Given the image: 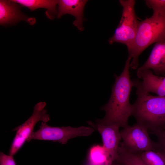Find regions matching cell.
Instances as JSON below:
<instances>
[{"instance_id": "ffe728a7", "label": "cell", "mask_w": 165, "mask_h": 165, "mask_svg": "<svg viewBox=\"0 0 165 165\" xmlns=\"http://www.w3.org/2000/svg\"><path fill=\"white\" fill-rule=\"evenodd\" d=\"M157 139L156 142V151L165 150V137H158Z\"/></svg>"}, {"instance_id": "8992f818", "label": "cell", "mask_w": 165, "mask_h": 165, "mask_svg": "<svg viewBox=\"0 0 165 165\" xmlns=\"http://www.w3.org/2000/svg\"><path fill=\"white\" fill-rule=\"evenodd\" d=\"M46 105L45 102L37 103L34 107L31 116L23 124L13 130V131H16V133L9 150V155L14 156L25 142H29L35 126L38 122L42 121L47 123L50 120V117L45 109Z\"/></svg>"}, {"instance_id": "e0dca14e", "label": "cell", "mask_w": 165, "mask_h": 165, "mask_svg": "<svg viewBox=\"0 0 165 165\" xmlns=\"http://www.w3.org/2000/svg\"><path fill=\"white\" fill-rule=\"evenodd\" d=\"M146 5L152 9L153 15L165 17V0H146Z\"/></svg>"}, {"instance_id": "2e32d148", "label": "cell", "mask_w": 165, "mask_h": 165, "mask_svg": "<svg viewBox=\"0 0 165 165\" xmlns=\"http://www.w3.org/2000/svg\"><path fill=\"white\" fill-rule=\"evenodd\" d=\"M147 165H165V160L159 152L149 150L139 153Z\"/></svg>"}, {"instance_id": "9a60e30c", "label": "cell", "mask_w": 165, "mask_h": 165, "mask_svg": "<svg viewBox=\"0 0 165 165\" xmlns=\"http://www.w3.org/2000/svg\"><path fill=\"white\" fill-rule=\"evenodd\" d=\"M106 158L102 146L94 145L90 149L88 165H106Z\"/></svg>"}, {"instance_id": "d6986e66", "label": "cell", "mask_w": 165, "mask_h": 165, "mask_svg": "<svg viewBox=\"0 0 165 165\" xmlns=\"http://www.w3.org/2000/svg\"><path fill=\"white\" fill-rule=\"evenodd\" d=\"M149 133L155 135L157 138L165 137V120Z\"/></svg>"}, {"instance_id": "4fadbf2b", "label": "cell", "mask_w": 165, "mask_h": 165, "mask_svg": "<svg viewBox=\"0 0 165 165\" xmlns=\"http://www.w3.org/2000/svg\"><path fill=\"white\" fill-rule=\"evenodd\" d=\"M13 2L28 8L31 11L38 8H43L47 9L46 14L50 19L54 18L57 15V6L58 0H12Z\"/></svg>"}, {"instance_id": "7a4b0ae2", "label": "cell", "mask_w": 165, "mask_h": 165, "mask_svg": "<svg viewBox=\"0 0 165 165\" xmlns=\"http://www.w3.org/2000/svg\"><path fill=\"white\" fill-rule=\"evenodd\" d=\"M165 38V17L153 15L140 22L129 55L131 58L130 68H137L139 57L151 44Z\"/></svg>"}, {"instance_id": "8fae6325", "label": "cell", "mask_w": 165, "mask_h": 165, "mask_svg": "<svg viewBox=\"0 0 165 165\" xmlns=\"http://www.w3.org/2000/svg\"><path fill=\"white\" fill-rule=\"evenodd\" d=\"M87 1L86 0H58L57 18H60L65 14L73 15L75 19L73 24L79 31H83L84 29L83 23L85 20L83 11Z\"/></svg>"}, {"instance_id": "5b68a950", "label": "cell", "mask_w": 165, "mask_h": 165, "mask_svg": "<svg viewBox=\"0 0 165 165\" xmlns=\"http://www.w3.org/2000/svg\"><path fill=\"white\" fill-rule=\"evenodd\" d=\"M94 131L93 128L89 127H53L49 126L46 123L42 122L39 128L32 134L29 142L31 140L51 141L65 144L72 138L89 136Z\"/></svg>"}, {"instance_id": "6da1fadb", "label": "cell", "mask_w": 165, "mask_h": 165, "mask_svg": "<svg viewBox=\"0 0 165 165\" xmlns=\"http://www.w3.org/2000/svg\"><path fill=\"white\" fill-rule=\"evenodd\" d=\"M131 60V57L128 56L121 74L114 75L115 82L110 97L108 102L101 108V110L105 111V116L102 119H97L96 123L115 125L123 128L129 125L128 119L133 112L130 97L134 86L129 72Z\"/></svg>"}, {"instance_id": "ac0fdd59", "label": "cell", "mask_w": 165, "mask_h": 165, "mask_svg": "<svg viewBox=\"0 0 165 165\" xmlns=\"http://www.w3.org/2000/svg\"><path fill=\"white\" fill-rule=\"evenodd\" d=\"M0 165H16L13 156L0 152Z\"/></svg>"}, {"instance_id": "7c38bea8", "label": "cell", "mask_w": 165, "mask_h": 165, "mask_svg": "<svg viewBox=\"0 0 165 165\" xmlns=\"http://www.w3.org/2000/svg\"><path fill=\"white\" fill-rule=\"evenodd\" d=\"M137 69L151 70L155 75L165 77V38L155 43L146 61Z\"/></svg>"}, {"instance_id": "30bf717a", "label": "cell", "mask_w": 165, "mask_h": 165, "mask_svg": "<svg viewBox=\"0 0 165 165\" xmlns=\"http://www.w3.org/2000/svg\"><path fill=\"white\" fill-rule=\"evenodd\" d=\"M20 7L12 0H0V25L14 24L21 20L26 21L31 25L34 24L36 22L35 18L29 17L23 14L20 11Z\"/></svg>"}, {"instance_id": "44dd1931", "label": "cell", "mask_w": 165, "mask_h": 165, "mask_svg": "<svg viewBox=\"0 0 165 165\" xmlns=\"http://www.w3.org/2000/svg\"><path fill=\"white\" fill-rule=\"evenodd\" d=\"M158 151L159 152L165 160V150H161Z\"/></svg>"}, {"instance_id": "52a82bcc", "label": "cell", "mask_w": 165, "mask_h": 165, "mask_svg": "<svg viewBox=\"0 0 165 165\" xmlns=\"http://www.w3.org/2000/svg\"><path fill=\"white\" fill-rule=\"evenodd\" d=\"M123 141L120 144L128 151L140 153L149 150H156V142L152 140L147 129L143 125L136 123L129 125L120 131Z\"/></svg>"}, {"instance_id": "3957f363", "label": "cell", "mask_w": 165, "mask_h": 165, "mask_svg": "<svg viewBox=\"0 0 165 165\" xmlns=\"http://www.w3.org/2000/svg\"><path fill=\"white\" fill-rule=\"evenodd\" d=\"M136 99L132 104V115L136 123L148 132L165 120V97L154 96L136 88Z\"/></svg>"}, {"instance_id": "7402d4cb", "label": "cell", "mask_w": 165, "mask_h": 165, "mask_svg": "<svg viewBox=\"0 0 165 165\" xmlns=\"http://www.w3.org/2000/svg\"><path fill=\"white\" fill-rule=\"evenodd\" d=\"M112 165H113V164H112Z\"/></svg>"}, {"instance_id": "5bb4252c", "label": "cell", "mask_w": 165, "mask_h": 165, "mask_svg": "<svg viewBox=\"0 0 165 165\" xmlns=\"http://www.w3.org/2000/svg\"><path fill=\"white\" fill-rule=\"evenodd\" d=\"M112 164L147 165L141 159L139 153H133L128 151L120 143L119 148L117 156Z\"/></svg>"}, {"instance_id": "277c9868", "label": "cell", "mask_w": 165, "mask_h": 165, "mask_svg": "<svg viewBox=\"0 0 165 165\" xmlns=\"http://www.w3.org/2000/svg\"><path fill=\"white\" fill-rule=\"evenodd\" d=\"M123 10L120 20L113 35L108 40L109 44L114 42L126 46L128 51L130 49L140 22L135 13L134 0H120Z\"/></svg>"}, {"instance_id": "ba28073f", "label": "cell", "mask_w": 165, "mask_h": 165, "mask_svg": "<svg viewBox=\"0 0 165 165\" xmlns=\"http://www.w3.org/2000/svg\"><path fill=\"white\" fill-rule=\"evenodd\" d=\"M87 123L97 130L101 136L103 147L106 158V165H112L116 160L122 139L119 127L115 125H107L94 123L90 121Z\"/></svg>"}, {"instance_id": "9c48e42d", "label": "cell", "mask_w": 165, "mask_h": 165, "mask_svg": "<svg viewBox=\"0 0 165 165\" xmlns=\"http://www.w3.org/2000/svg\"><path fill=\"white\" fill-rule=\"evenodd\" d=\"M136 74L138 79L133 80L134 87L165 97V77L155 75L149 69H137Z\"/></svg>"}]
</instances>
